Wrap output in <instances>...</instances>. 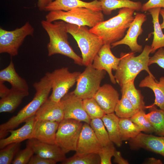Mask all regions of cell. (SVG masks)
I'll return each instance as SVG.
<instances>
[{"label": "cell", "instance_id": "cell-1", "mask_svg": "<svg viewBox=\"0 0 164 164\" xmlns=\"http://www.w3.org/2000/svg\"><path fill=\"white\" fill-rule=\"evenodd\" d=\"M41 24L49 38L47 45L48 56L61 54L72 59L76 64L83 65L82 58L75 53L68 42L67 23L62 20L52 23L43 20Z\"/></svg>", "mask_w": 164, "mask_h": 164}, {"label": "cell", "instance_id": "cell-2", "mask_svg": "<svg viewBox=\"0 0 164 164\" xmlns=\"http://www.w3.org/2000/svg\"><path fill=\"white\" fill-rule=\"evenodd\" d=\"M135 11L128 8L120 9L118 15L99 23L90 28V31L100 37L104 44H111L124 37L126 30L134 19Z\"/></svg>", "mask_w": 164, "mask_h": 164}, {"label": "cell", "instance_id": "cell-3", "mask_svg": "<svg viewBox=\"0 0 164 164\" xmlns=\"http://www.w3.org/2000/svg\"><path fill=\"white\" fill-rule=\"evenodd\" d=\"M150 46L146 45L141 54L135 56V53H121V60L114 75L116 83L121 87L135 80L138 75L142 70L149 75L155 78L149 68L148 63L151 53Z\"/></svg>", "mask_w": 164, "mask_h": 164}, {"label": "cell", "instance_id": "cell-4", "mask_svg": "<svg viewBox=\"0 0 164 164\" xmlns=\"http://www.w3.org/2000/svg\"><path fill=\"white\" fill-rule=\"evenodd\" d=\"M33 87L36 93L32 100L15 116L0 125V138L6 136L9 130L13 129L29 117L35 115L41 106L48 98L51 88L43 82L34 83Z\"/></svg>", "mask_w": 164, "mask_h": 164}, {"label": "cell", "instance_id": "cell-5", "mask_svg": "<svg viewBox=\"0 0 164 164\" xmlns=\"http://www.w3.org/2000/svg\"><path fill=\"white\" fill-rule=\"evenodd\" d=\"M68 33L77 42L81 52L82 63L86 67L92 65L94 58L103 45L102 39L90 31L86 26L67 23Z\"/></svg>", "mask_w": 164, "mask_h": 164}, {"label": "cell", "instance_id": "cell-6", "mask_svg": "<svg viewBox=\"0 0 164 164\" xmlns=\"http://www.w3.org/2000/svg\"><path fill=\"white\" fill-rule=\"evenodd\" d=\"M46 20L52 22L62 20L78 26L92 28L104 21L101 10L96 11L83 7L77 8L65 11L61 10L50 11L45 16Z\"/></svg>", "mask_w": 164, "mask_h": 164}, {"label": "cell", "instance_id": "cell-7", "mask_svg": "<svg viewBox=\"0 0 164 164\" xmlns=\"http://www.w3.org/2000/svg\"><path fill=\"white\" fill-rule=\"evenodd\" d=\"M80 73L77 80L74 94L82 100L93 97L100 87L106 71L94 68L92 65L86 67Z\"/></svg>", "mask_w": 164, "mask_h": 164}, {"label": "cell", "instance_id": "cell-8", "mask_svg": "<svg viewBox=\"0 0 164 164\" xmlns=\"http://www.w3.org/2000/svg\"><path fill=\"white\" fill-rule=\"evenodd\" d=\"M83 125L82 122L71 119H64L59 123L55 144L65 153L76 151Z\"/></svg>", "mask_w": 164, "mask_h": 164}, {"label": "cell", "instance_id": "cell-9", "mask_svg": "<svg viewBox=\"0 0 164 164\" xmlns=\"http://www.w3.org/2000/svg\"><path fill=\"white\" fill-rule=\"evenodd\" d=\"M34 29L29 22L12 31L0 28V53H7L12 57L17 55L26 37L33 36Z\"/></svg>", "mask_w": 164, "mask_h": 164}, {"label": "cell", "instance_id": "cell-10", "mask_svg": "<svg viewBox=\"0 0 164 164\" xmlns=\"http://www.w3.org/2000/svg\"><path fill=\"white\" fill-rule=\"evenodd\" d=\"M49 73L52 92L49 97L53 101L59 102L77 82L81 73L71 72L67 67H63Z\"/></svg>", "mask_w": 164, "mask_h": 164}, {"label": "cell", "instance_id": "cell-11", "mask_svg": "<svg viewBox=\"0 0 164 164\" xmlns=\"http://www.w3.org/2000/svg\"><path fill=\"white\" fill-rule=\"evenodd\" d=\"M146 19V15L145 14L136 13L126 34L120 40L111 44V47L114 48L119 45L124 44L128 46L132 52L141 53L143 50L142 46L138 43L137 40L139 36L143 31L142 26Z\"/></svg>", "mask_w": 164, "mask_h": 164}, {"label": "cell", "instance_id": "cell-12", "mask_svg": "<svg viewBox=\"0 0 164 164\" xmlns=\"http://www.w3.org/2000/svg\"><path fill=\"white\" fill-rule=\"evenodd\" d=\"M111 47L110 44H103L95 56L91 65L95 69L105 70L108 73L111 82L115 84L117 83L112 70L117 69L121 58L113 54Z\"/></svg>", "mask_w": 164, "mask_h": 164}, {"label": "cell", "instance_id": "cell-13", "mask_svg": "<svg viewBox=\"0 0 164 164\" xmlns=\"http://www.w3.org/2000/svg\"><path fill=\"white\" fill-rule=\"evenodd\" d=\"M63 108L64 119H74L90 124L91 119L85 111L83 100L71 92L61 99Z\"/></svg>", "mask_w": 164, "mask_h": 164}, {"label": "cell", "instance_id": "cell-14", "mask_svg": "<svg viewBox=\"0 0 164 164\" xmlns=\"http://www.w3.org/2000/svg\"><path fill=\"white\" fill-rule=\"evenodd\" d=\"M102 147L90 124L85 122L80 133L76 153L98 154Z\"/></svg>", "mask_w": 164, "mask_h": 164}, {"label": "cell", "instance_id": "cell-15", "mask_svg": "<svg viewBox=\"0 0 164 164\" xmlns=\"http://www.w3.org/2000/svg\"><path fill=\"white\" fill-rule=\"evenodd\" d=\"M26 144L31 147L34 153L42 157L57 162H62L66 158V154L55 144L45 143L32 138L28 139Z\"/></svg>", "mask_w": 164, "mask_h": 164}, {"label": "cell", "instance_id": "cell-16", "mask_svg": "<svg viewBox=\"0 0 164 164\" xmlns=\"http://www.w3.org/2000/svg\"><path fill=\"white\" fill-rule=\"evenodd\" d=\"M131 148H143L159 154L164 157V136H156L140 132L130 139Z\"/></svg>", "mask_w": 164, "mask_h": 164}, {"label": "cell", "instance_id": "cell-17", "mask_svg": "<svg viewBox=\"0 0 164 164\" xmlns=\"http://www.w3.org/2000/svg\"><path fill=\"white\" fill-rule=\"evenodd\" d=\"M119 94L111 85L105 84L100 86L93 97L106 114L114 113L119 100Z\"/></svg>", "mask_w": 164, "mask_h": 164}, {"label": "cell", "instance_id": "cell-18", "mask_svg": "<svg viewBox=\"0 0 164 164\" xmlns=\"http://www.w3.org/2000/svg\"><path fill=\"white\" fill-rule=\"evenodd\" d=\"M35 121L34 115L27 119L25 121V124L20 128L9 131L8 133H10V135L6 138L0 139V149L9 144L20 143L25 140L32 138Z\"/></svg>", "mask_w": 164, "mask_h": 164}, {"label": "cell", "instance_id": "cell-19", "mask_svg": "<svg viewBox=\"0 0 164 164\" xmlns=\"http://www.w3.org/2000/svg\"><path fill=\"white\" fill-rule=\"evenodd\" d=\"M59 123L55 121L36 119L32 138L43 142L55 144L56 134Z\"/></svg>", "mask_w": 164, "mask_h": 164}, {"label": "cell", "instance_id": "cell-20", "mask_svg": "<svg viewBox=\"0 0 164 164\" xmlns=\"http://www.w3.org/2000/svg\"><path fill=\"white\" fill-rule=\"evenodd\" d=\"M35 115L36 120L60 122L64 119L63 104L61 101L55 102L48 97L39 108Z\"/></svg>", "mask_w": 164, "mask_h": 164}, {"label": "cell", "instance_id": "cell-21", "mask_svg": "<svg viewBox=\"0 0 164 164\" xmlns=\"http://www.w3.org/2000/svg\"><path fill=\"white\" fill-rule=\"evenodd\" d=\"M79 7L86 8L96 11L101 10L100 2L98 0L89 2L81 0H55L47 6L45 11L50 12L61 10L67 11Z\"/></svg>", "mask_w": 164, "mask_h": 164}, {"label": "cell", "instance_id": "cell-22", "mask_svg": "<svg viewBox=\"0 0 164 164\" xmlns=\"http://www.w3.org/2000/svg\"><path fill=\"white\" fill-rule=\"evenodd\" d=\"M141 87H147L153 92L155 99L154 103L151 105H155L163 110L164 108V76L160 77L157 81L154 78L149 75L142 80L139 84Z\"/></svg>", "mask_w": 164, "mask_h": 164}, {"label": "cell", "instance_id": "cell-23", "mask_svg": "<svg viewBox=\"0 0 164 164\" xmlns=\"http://www.w3.org/2000/svg\"><path fill=\"white\" fill-rule=\"evenodd\" d=\"M0 81L9 82L13 88L29 91V86L26 81L16 72L12 59L9 65L0 70Z\"/></svg>", "mask_w": 164, "mask_h": 164}, {"label": "cell", "instance_id": "cell-24", "mask_svg": "<svg viewBox=\"0 0 164 164\" xmlns=\"http://www.w3.org/2000/svg\"><path fill=\"white\" fill-rule=\"evenodd\" d=\"M29 95V92L11 88L9 93L0 100V112L12 113Z\"/></svg>", "mask_w": 164, "mask_h": 164}, {"label": "cell", "instance_id": "cell-25", "mask_svg": "<svg viewBox=\"0 0 164 164\" xmlns=\"http://www.w3.org/2000/svg\"><path fill=\"white\" fill-rule=\"evenodd\" d=\"M101 119L107 129L110 141L117 146H121L122 141L120 135L119 118L113 113L105 114Z\"/></svg>", "mask_w": 164, "mask_h": 164}, {"label": "cell", "instance_id": "cell-26", "mask_svg": "<svg viewBox=\"0 0 164 164\" xmlns=\"http://www.w3.org/2000/svg\"><path fill=\"white\" fill-rule=\"evenodd\" d=\"M161 8H156L149 9L148 11L152 17L154 31L153 38L151 46V53H154L157 50L164 47V34L159 21V15Z\"/></svg>", "mask_w": 164, "mask_h": 164}, {"label": "cell", "instance_id": "cell-27", "mask_svg": "<svg viewBox=\"0 0 164 164\" xmlns=\"http://www.w3.org/2000/svg\"><path fill=\"white\" fill-rule=\"evenodd\" d=\"M134 80H132L120 87L122 95L128 99L136 109L145 110L146 108L143 96L141 91L135 87Z\"/></svg>", "mask_w": 164, "mask_h": 164}, {"label": "cell", "instance_id": "cell-28", "mask_svg": "<svg viewBox=\"0 0 164 164\" xmlns=\"http://www.w3.org/2000/svg\"><path fill=\"white\" fill-rule=\"evenodd\" d=\"M101 10L104 14L109 15L113 10L123 8H128L139 11L142 5L140 2L130 0H100Z\"/></svg>", "mask_w": 164, "mask_h": 164}, {"label": "cell", "instance_id": "cell-29", "mask_svg": "<svg viewBox=\"0 0 164 164\" xmlns=\"http://www.w3.org/2000/svg\"><path fill=\"white\" fill-rule=\"evenodd\" d=\"M149 112L146 114L145 118L151 123L154 132L160 136H164V111L158 109L155 105L146 106Z\"/></svg>", "mask_w": 164, "mask_h": 164}, {"label": "cell", "instance_id": "cell-30", "mask_svg": "<svg viewBox=\"0 0 164 164\" xmlns=\"http://www.w3.org/2000/svg\"><path fill=\"white\" fill-rule=\"evenodd\" d=\"M120 135L122 141L137 136L142 130L133 122L130 118H119Z\"/></svg>", "mask_w": 164, "mask_h": 164}, {"label": "cell", "instance_id": "cell-31", "mask_svg": "<svg viewBox=\"0 0 164 164\" xmlns=\"http://www.w3.org/2000/svg\"><path fill=\"white\" fill-rule=\"evenodd\" d=\"M139 110L136 109L128 99L122 95L116 106L115 114L119 118H130Z\"/></svg>", "mask_w": 164, "mask_h": 164}, {"label": "cell", "instance_id": "cell-32", "mask_svg": "<svg viewBox=\"0 0 164 164\" xmlns=\"http://www.w3.org/2000/svg\"><path fill=\"white\" fill-rule=\"evenodd\" d=\"M62 164H101L98 154L75 153L72 156L66 158L61 162Z\"/></svg>", "mask_w": 164, "mask_h": 164}, {"label": "cell", "instance_id": "cell-33", "mask_svg": "<svg viewBox=\"0 0 164 164\" xmlns=\"http://www.w3.org/2000/svg\"><path fill=\"white\" fill-rule=\"evenodd\" d=\"M89 124L103 146L112 142L109 139L108 132L101 118L91 119Z\"/></svg>", "mask_w": 164, "mask_h": 164}, {"label": "cell", "instance_id": "cell-34", "mask_svg": "<svg viewBox=\"0 0 164 164\" xmlns=\"http://www.w3.org/2000/svg\"><path fill=\"white\" fill-rule=\"evenodd\" d=\"M83 103L85 111L91 119L101 118L106 114L93 97L83 100Z\"/></svg>", "mask_w": 164, "mask_h": 164}, {"label": "cell", "instance_id": "cell-35", "mask_svg": "<svg viewBox=\"0 0 164 164\" xmlns=\"http://www.w3.org/2000/svg\"><path fill=\"white\" fill-rule=\"evenodd\" d=\"M20 143L9 144L0 150V164L12 163L14 156L19 151Z\"/></svg>", "mask_w": 164, "mask_h": 164}, {"label": "cell", "instance_id": "cell-36", "mask_svg": "<svg viewBox=\"0 0 164 164\" xmlns=\"http://www.w3.org/2000/svg\"><path fill=\"white\" fill-rule=\"evenodd\" d=\"M145 110H139L130 118L134 123L140 127L143 132L148 133L154 132L151 123L145 118Z\"/></svg>", "mask_w": 164, "mask_h": 164}, {"label": "cell", "instance_id": "cell-37", "mask_svg": "<svg viewBox=\"0 0 164 164\" xmlns=\"http://www.w3.org/2000/svg\"><path fill=\"white\" fill-rule=\"evenodd\" d=\"M34 153L31 147L26 144V147L24 149L19 150L12 163L13 164H28Z\"/></svg>", "mask_w": 164, "mask_h": 164}, {"label": "cell", "instance_id": "cell-38", "mask_svg": "<svg viewBox=\"0 0 164 164\" xmlns=\"http://www.w3.org/2000/svg\"><path fill=\"white\" fill-rule=\"evenodd\" d=\"M111 142L109 144L103 146L98 153L101 161V164H111V159L114 156L116 149Z\"/></svg>", "mask_w": 164, "mask_h": 164}, {"label": "cell", "instance_id": "cell-39", "mask_svg": "<svg viewBox=\"0 0 164 164\" xmlns=\"http://www.w3.org/2000/svg\"><path fill=\"white\" fill-rule=\"evenodd\" d=\"M154 63L157 64L164 70V48H161L155 53L154 55L149 60V66Z\"/></svg>", "mask_w": 164, "mask_h": 164}, {"label": "cell", "instance_id": "cell-40", "mask_svg": "<svg viewBox=\"0 0 164 164\" xmlns=\"http://www.w3.org/2000/svg\"><path fill=\"white\" fill-rule=\"evenodd\" d=\"M156 8L164 9V0H149L142 5L141 10L145 12L150 9Z\"/></svg>", "mask_w": 164, "mask_h": 164}, {"label": "cell", "instance_id": "cell-41", "mask_svg": "<svg viewBox=\"0 0 164 164\" xmlns=\"http://www.w3.org/2000/svg\"><path fill=\"white\" fill-rule=\"evenodd\" d=\"M56 161L40 156L37 155L32 156L28 164H55Z\"/></svg>", "mask_w": 164, "mask_h": 164}, {"label": "cell", "instance_id": "cell-42", "mask_svg": "<svg viewBox=\"0 0 164 164\" xmlns=\"http://www.w3.org/2000/svg\"><path fill=\"white\" fill-rule=\"evenodd\" d=\"M114 157V162L118 164H128V160L124 159L122 156L121 153L115 150L113 156Z\"/></svg>", "mask_w": 164, "mask_h": 164}, {"label": "cell", "instance_id": "cell-43", "mask_svg": "<svg viewBox=\"0 0 164 164\" xmlns=\"http://www.w3.org/2000/svg\"><path fill=\"white\" fill-rule=\"evenodd\" d=\"M53 1V0H38L37 6L40 11H45L47 6Z\"/></svg>", "mask_w": 164, "mask_h": 164}, {"label": "cell", "instance_id": "cell-44", "mask_svg": "<svg viewBox=\"0 0 164 164\" xmlns=\"http://www.w3.org/2000/svg\"><path fill=\"white\" fill-rule=\"evenodd\" d=\"M4 82L0 81V97L1 98L6 95L9 93L10 89L5 86Z\"/></svg>", "mask_w": 164, "mask_h": 164}, {"label": "cell", "instance_id": "cell-45", "mask_svg": "<svg viewBox=\"0 0 164 164\" xmlns=\"http://www.w3.org/2000/svg\"><path fill=\"white\" fill-rule=\"evenodd\" d=\"M146 163L150 164H162V161L160 159H158L154 158H150L147 160Z\"/></svg>", "mask_w": 164, "mask_h": 164}, {"label": "cell", "instance_id": "cell-46", "mask_svg": "<svg viewBox=\"0 0 164 164\" xmlns=\"http://www.w3.org/2000/svg\"><path fill=\"white\" fill-rule=\"evenodd\" d=\"M159 14L161 15L163 19V22L160 24V26L162 29H164V9H161Z\"/></svg>", "mask_w": 164, "mask_h": 164}, {"label": "cell", "instance_id": "cell-47", "mask_svg": "<svg viewBox=\"0 0 164 164\" xmlns=\"http://www.w3.org/2000/svg\"><path fill=\"white\" fill-rule=\"evenodd\" d=\"M163 110L164 111V108H163Z\"/></svg>", "mask_w": 164, "mask_h": 164}]
</instances>
